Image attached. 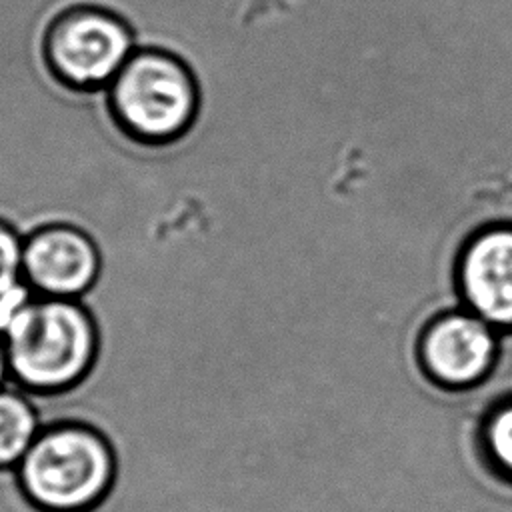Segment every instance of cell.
I'll list each match as a JSON object with an SVG mask.
<instances>
[{
  "instance_id": "30bf717a",
  "label": "cell",
  "mask_w": 512,
  "mask_h": 512,
  "mask_svg": "<svg viewBox=\"0 0 512 512\" xmlns=\"http://www.w3.org/2000/svg\"><path fill=\"white\" fill-rule=\"evenodd\" d=\"M22 246L18 232L0 220V298L20 284L22 278Z\"/></svg>"
},
{
  "instance_id": "5b68a950",
  "label": "cell",
  "mask_w": 512,
  "mask_h": 512,
  "mask_svg": "<svg viewBox=\"0 0 512 512\" xmlns=\"http://www.w3.org/2000/svg\"><path fill=\"white\" fill-rule=\"evenodd\" d=\"M496 328L470 310L438 316L422 332L418 360L424 374L444 390L480 384L496 362Z\"/></svg>"
},
{
  "instance_id": "9c48e42d",
  "label": "cell",
  "mask_w": 512,
  "mask_h": 512,
  "mask_svg": "<svg viewBox=\"0 0 512 512\" xmlns=\"http://www.w3.org/2000/svg\"><path fill=\"white\" fill-rule=\"evenodd\" d=\"M482 464L502 482L512 484V398L496 402L476 430Z\"/></svg>"
},
{
  "instance_id": "8992f818",
  "label": "cell",
  "mask_w": 512,
  "mask_h": 512,
  "mask_svg": "<svg viewBox=\"0 0 512 512\" xmlns=\"http://www.w3.org/2000/svg\"><path fill=\"white\" fill-rule=\"evenodd\" d=\"M100 272L96 242L72 224H46L22 246V278L38 296L78 298Z\"/></svg>"
},
{
  "instance_id": "52a82bcc",
  "label": "cell",
  "mask_w": 512,
  "mask_h": 512,
  "mask_svg": "<svg viewBox=\"0 0 512 512\" xmlns=\"http://www.w3.org/2000/svg\"><path fill=\"white\" fill-rule=\"evenodd\" d=\"M458 286L466 310L496 330H512V224H494L468 240Z\"/></svg>"
},
{
  "instance_id": "8fae6325",
  "label": "cell",
  "mask_w": 512,
  "mask_h": 512,
  "mask_svg": "<svg viewBox=\"0 0 512 512\" xmlns=\"http://www.w3.org/2000/svg\"><path fill=\"white\" fill-rule=\"evenodd\" d=\"M8 360H6V350H4V342L0 336V386L4 384V380L8 378Z\"/></svg>"
},
{
  "instance_id": "277c9868",
  "label": "cell",
  "mask_w": 512,
  "mask_h": 512,
  "mask_svg": "<svg viewBox=\"0 0 512 512\" xmlns=\"http://www.w3.org/2000/svg\"><path fill=\"white\" fill-rule=\"evenodd\" d=\"M40 42L48 72L62 86L86 92L110 86L136 50L130 24L96 6L58 14L44 28Z\"/></svg>"
},
{
  "instance_id": "ba28073f",
  "label": "cell",
  "mask_w": 512,
  "mask_h": 512,
  "mask_svg": "<svg viewBox=\"0 0 512 512\" xmlns=\"http://www.w3.org/2000/svg\"><path fill=\"white\" fill-rule=\"evenodd\" d=\"M40 430L32 396L18 386H0V468H16Z\"/></svg>"
},
{
  "instance_id": "3957f363",
  "label": "cell",
  "mask_w": 512,
  "mask_h": 512,
  "mask_svg": "<svg viewBox=\"0 0 512 512\" xmlns=\"http://www.w3.org/2000/svg\"><path fill=\"white\" fill-rule=\"evenodd\" d=\"M116 126L136 142L164 146L184 136L198 114L192 70L174 52L146 46L132 52L108 86Z\"/></svg>"
},
{
  "instance_id": "7a4b0ae2",
  "label": "cell",
  "mask_w": 512,
  "mask_h": 512,
  "mask_svg": "<svg viewBox=\"0 0 512 512\" xmlns=\"http://www.w3.org/2000/svg\"><path fill=\"white\" fill-rule=\"evenodd\" d=\"M116 460L92 426L60 422L38 432L16 466L26 498L44 512H88L112 488Z\"/></svg>"
},
{
  "instance_id": "6da1fadb",
  "label": "cell",
  "mask_w": 512,
  "mask_h": 512,
  "mask_svg": "<svg viewBox=\"0 0 512 512\" xmlns=\"http://www.w3.org/2000/svg\"><path fill=\"white\" fill-rule=\"evenodd\" d=\"M10 380L32 396L80 386L94 370L98 330L76 298L32 296L0 332Z\"/></svg>"
}]
</instances>
